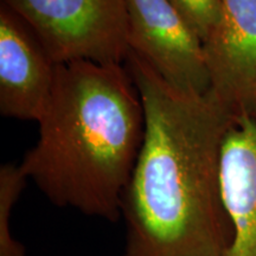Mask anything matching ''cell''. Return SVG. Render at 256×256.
<instances>
[{
  "label": "cell",
  "instance_id": "cell-1",
  "mask_svg": "<svg viewBox=\"0 0 256 256\" xmlns=\"http://www.w3.org/2000/svg\"><path fill=\"white\" fill-rule=\"evenodd\" d=\"M126 63L142 102L145 134L122 198L124 256H226L232 229L220 156L234 115L211 90L171 87L132 51Z\"/></svg>",
  "mask_w": 256,
  "mask_h": 256
},
{
  "label": "cell",
  "instance_id": "cell-2",
  "mask_svg": "<svg viewBox=\"0 0 256 256\" xmlns=\"http://www.w3.org/2000/svg\"><path fill=\"white\" fill-rule=\"evenodd\" d=\"M40 138L20 168L51 203L116 222L145 134V113L122 64H56Z\"/></svg>",
  "mask_w": 256,
  "mask_h": 256
},
{
  "label": "cell",
  "instance_id": "cell-3",
  "mask_svg": "<svg viewBox=\"0 0 256 256\" xmlns=\"http://www.w3.org/2000/svg\"><path fill=\"white\" fill-rule=\"evenodd\" d=\"M56 64H122L128 48L126 0H2Z\"/></svg>",
  "mask_w": 256,
  "mask_h": 256
},
{
  "label": "cell",
  "instance_id": "cell-4",
  "mask_svg": "<svg viewBox=\"0 0 256 256\" xmlns=\"http://www.w3.org/2000/svg\"><path fill=\"white\" fill-rule=\"evenodd\" d=\"M128 48L171 87L203 95L211 83L200 38L168 0H126Z\"/></svg>",
  "mask_w": 256,
  "mask_h": 256
},
{
  "label": "cell",
  "instance_id": "cell-5",
  "mask_svg": "<svg viewBox=\"0 0 256 256\" xmlns=\"http://www.w3.org/2000/svg\"><path fill=\"white\" fill-rule=\"evenodd\" d=\"M220 23L204 43L210 90L234 116L256 114V0H220Z\"/></svg>",
  "mask_w": 256,
  "mask_h": 256
},
{
  "label": "cell",
  "instance_id": "cell-6",
  "mask_svg": "<svg viewBox=\"0 0 256 256\" xmlns=\"http://www.w3.org/2000/svg\"><path fill=\"white\" fill-rule=\"evenodd\" d=\"M56 75L50 58L26 24L2 4L0 8V113L19 120L40 119Z\"/></svg>",
  "mask_w": 256,
  "mask_h": 256
},
{
  "label": "cell",
  "instance_id": "cell-7",
  "mask_svg": "<svg viewBox=\"0 0 256 256\" xmlns=\"http://www.w3.org/2000/svg\"><path fill=\"white\" fill-rule=\"evenodd\" d=\"M220 190L232 229L226 256H256V114L234 116L222 146Z\"/></svg>",
  "mask_w": 256,
  "mask_h": 256
},
{
  "label": "cell",
  "instance_id": "cell-8",
  "mask_svg": "<svg viewBox=\"0 0 256 256\" xmlns=\"http://www.w3.org/2000/svg\"><path fill=\"white\" fill-rule=\"evenodd\" d=\"M28 179L20 165L0 168V256H26V249L11 232V215Z\"/></svg>",
  "mask_w": 256,
  "mask_h": 256
},
{
  "label": "cell",
  "instance_id": "cell-9",
  "mask_svg": "<svg viewBox=\"0 0 256 256\" xmlns=\"http://www.w3.org/2000/svg\"><path fill=\"white\" fill-rule=\"evenodd\" d=\"M194 28L203 44L220 23V0H168Z\"/></svg>",
  "mask_w": 256,
  "mask_h": 256
}]
</instances>
